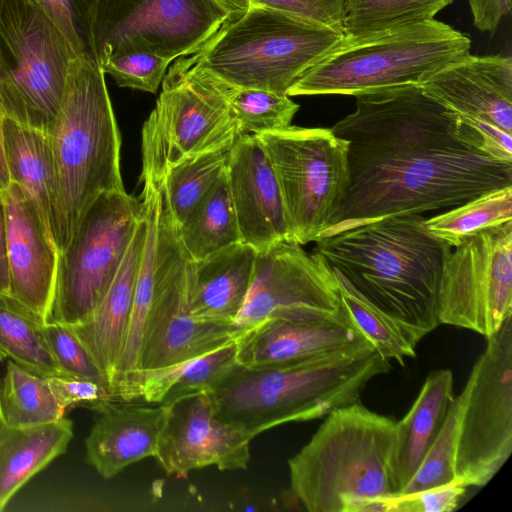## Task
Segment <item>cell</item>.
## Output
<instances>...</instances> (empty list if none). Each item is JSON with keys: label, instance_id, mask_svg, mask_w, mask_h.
<instances>
[{"label": "cell", "instance_id": "6da1fadb", "mask_svg": "<svg viewBox=\"0 0 512 512\" xmlns=\"http://www.w3.org/2000/svg\"><path fill=\"white\" fill-rule=\"evenodd\" d=\"M355 98V111L331 127L349 143L350 183L321 238L387 217L451 209L512 186V162L484 153L420 85Z\"/></svg>", "mask_w": 512, "mask_h": 512}, {"label": "cell", "instance_id": "7a4b0ae2", "mask_svg": "<svg viewBox=\"0 0 512 512\" xmlns=\"http://www.w3.org/2000/svg\"><path fill=\"white\" fill-rule=\"evenodd\" d=\"M421 214L372 221L317 240L314 252L386 313L430 333L440 325L438 294L452 247Z\"/></svg>", "mask_w": 512, "mask_h": 512}, {"label": "cell", "instance_id": "3957f363", "mask_svg": "<svg viewBox=\"0 0 512 512\" xmlns=\"http://www.w3.org/2000/svg\"><path fill=\"white\" fill-rule=\"evenodd\" d=\"M390 369V361L365 340L284 365L250 368L236 363L211 392L216 416L255 437L359 401L366 385Z\"/></svg>", "mask_w": 512, "mask_h": 512}, {"label": "cell", "instance_id": "277c9868", "mask_svg": "<svg viewBox=\"0 0 512 512\" xmlns=\"http://www.w3.org/2000/svg\"><path fill=\"white\" fill-rule=\"evenodd\" d=\"M396 436V420L359 401L333 410L288 460L292 495L308 512H386Z\"/></svg>", "mask_w": 512, "mask_h": 512}, {"label": "cell", "instance_id": "5b68a950", "mask_svg": "<svg viewBox=\"0 0 512 512\" xmlns=\"http://www.w3.org/2000/svg\"><path fill=\"white\" fill-rule=\"evenodd\" d=\"M59 186L58 251L101 195L123 191L121 137L101 65L78 57L59 114L46 132Z\"/></svg>", "mask_w": 512, "mask_h": 512}, {"label": "cell", "instance_id": "8992f818", "mask_svg": "<svg viewBox=\"0 0 512 512\" xmlns=\"http://www.w3.org/2000/svg\"><path fill=\"white\" fill-rule=\"evenodd\" d=\"M471 40L436 19L345 37L288 90L290 96L360 94L421 85L470 53Z\"/></svg>", "mask_w": 512, "mask_h": 512}, {"label": "cell", "instance_id": "52a82bcc", "mask_svg": "<svg viewBox=\"0 0 512 512\" xmlns=\"http://www.w3.org/2000/svg\"><path fill=\"white\" fill-rule=\"evenodd\" d=\"M343 38L341 31L250 5L189 56L197 68L228 84L287 95Z\"/></svg>", "mask_w": 512, "mask_h": 512}, {"label": "cell", "instance_id": "ba28073f", "mask_svg": "<svg viewBox=\"0 0 512 512\" xmlns=\"http://www.w3.org/2000/svg\"><path fill=\"white\" fill-rule=\"evenodd\" d=\"M77 54L31 0H0V107L5 119L47 132L62 107Z\"/></svg>", "mask_w": 512, "mask_h": 512}, {"label": "cell", "instance_id": "9c48e42d", "mask_svg": "<svg viewBox=\"0 0 512 512\" xmlns=\"http://www.w3.org/2000/svg\"><path fill=\"white\" fill-rule=\"evenodd\" d=\"M256 136L279 185L290 242H316L348 191V141L331 128L292 125Z\"/></svg>", "mask_w": 512, "mask_h": 512}, {"label": "cell", "instance_id": "30bf717a", "mask_svg": "<svg viewBox=\"0 0 512 512\" xmlns=\"http://www.w3.org/2000/svg\"><path fill=\"white\" fill-rule=\"evenodd\" d=\"M244 135L216 79L180 57L162 81L142 129L143 170L163 179L174 166L232 147Z\"/></svg>", "mask_w": 512, "mask_h": 512}, {"label": "cell", "instance_id": "8fae6325", "mask_svg": "<svg viewBox=\"0 0 512 512\" xmlns=\"http://www.w3.org/2000/svg\"><path fill=\"white\" fill-rule=\"evenodd\" d=\"M191 265L192 260L178 237L162 184L154 281L142 333L140 371L162 368L210 352L236 340L246 330L235 323L204 322L193 317Z\"/></svg>", "mask_w": 512, "mask_h": 512}, {"label": "cell", "instance_id": "7c38bea8", "mask_svg": "<svg viewBox=\"0 0 512 512\" xmlns=\"http://www.w3.org/2000/svg\"><path fill=\"white\" fill-rule=\"evenodd\" d=\"M142 215V203L125 190L101 194L59 252L51 320L83 321L112 282Z\"/></svg>", "mask_w": 512, "mask_h": 512}, {"label": "cell", "instance_id": "4fadbf2b", "mask_svg": "<svg viewBox=\"0 0 512 512\" xmlns=\"http://www.w3.org/2000/svg\"><path fill=\"white\" fill-rule=\"evenodd\" d=\"M460 395L455 476L483 487L512 452V316L487 338Z\"/></svg>", "mask_w": 512, "mask_h": 512}, {"label": "cell", "instance_id": "5bb4252c", "mask_svg": "<svg viewBox=\"0 0 512 512\" xmlns=\"http://www.w3.org/2000/svg\"><path fill=\"white\" fill-rule=\"evenodd\" d=\"M228 19L218 0H98L91 24L95 56L99 64L131 51L189 56Z\"/></svg>", "mask_w": 512, "mask_h": 512}, {"label": "cell", "instance_id": "9a60e30c", "mask_svg": "<svg viewBox=\"0 0 512 512\" xmlns=\"http://www.w3.org/2000/svg\"><path fill=\"white\" fill-rule=\"evenodd\" d=\"M454 248L442 267L439 322L487 339L512 316V220Z\"/></svg>", "mask_w": 512, "mask_h": 512}, {"label": "cell", "instance_id": "2e32d148", "mask_svg": "<svg viewBox=\"0 0 512 512\" xmlns=\"http://www.w3.org/2000/svg\"><path fill=\"white\" fill-rule=\"evenodd\" d=\"M334 270L318 253L281 241L257 252L253 277L236 317L243 329L273 317H302L342 309Z\"/></svg>", "mask_w": 512, "mask_h": 512}, {"label": "cell", "instance_id": "e0dca14e", "mask_svg": "<svg viewBox=\"0 0 512 512\" xmlns=\"http://www.w3.org/2000/svg\"><path fill=\"white\" fill-rule=\"evenodd\" d=\"M166 405L155 459L167 475L186 477L208 466L222 471L247 468L254 436L216 416L210 390L181 395Z\"/></svg>", "mask_w": 512, "mask_h": 512}, {"label": "cell", "instance_id": "ac0fdd59", "mask_svg": "<svg viewBox=\"0 0 512 512\" xmlns=\"http://www.w3.org/2000/svg\"><path fill=\"white\" fill-rule=\"evenodd\" d=\"M7 228L9 294L43 322L51 320L59 251L33 203L10 182L2 190Z\"/></svg>", "mask_w": 512, "mask_h": 512}, {"label": "cell", "instance_id": "d6986e66", "mask_svg": "<svg viewBox=\"0 0 512 512\" xmlns=\"http://www.w3.org/2000/svg\"><path fill=\"white\" fill-rule=\"evenodd\" d=\"M368 340L344 307L338 312L268 318L236 340V362L250 368L294 363Z\"/></svg>", "mask_w": 512, "mask_h": 512}, {"label": "cell", "instance_id": "ffe728a7", "mask_svg": "<svg viewBox=\"0 0 512 512\" xmlns=\"http://www.w3.org/2000/svg\"><path fill=\"white\" fill-rule=\"evenodd\" d=\"M420 87L459 119L512 133V58L470 53L447 64Z\"/></svg>", "mask_w": 512, "mask_h": 512}, {"label": "cell", "instance_id": "44dd1931", "mask_svg": "<svg viewBox=\"0 0 512 512\" xmlns=\"http://www.w3.org/2000/svg\"><path fill=\"white\" fill-rule=\"evenodd\" d=\"M226 177L242 243L257 252L288 241L279 185L256 135L239 136L230 150Z\"/></svg>", "mask_w": 512, "mask_h": 512}, {"label": "cell", "instance_id": "7402d4cb", "mask_svg": "<svg viewBox=\"0 0 512 512\" xmlns=\"http://www.w3.org/2000/svg\"><path fill=\"white\" fill-rule=\"evenodd\" d=\"M85 440L86 460L104 479L157 453L168 406L113 400L105 404Z\"/></svg>", "mask_w": 512, "mask_h": 512}, {"label": "cell", "instance_id": "603a6c76", "mask_svg": "<svg viewBox=\"0 0 512 512\" xmlns=\"http://www.w3.org/2000/svg\"><path fill=\"white\" fill-rule=\"evenodd\" d=\"M146 229L142 206L141 218L105 294L83 321L69 325L104 375L111 391L132 311Z\"/></svg>", "mask_w": 512, "mask_h": 512}, {"label": "cell", "instance_id": "cb8c5ba5", "mask_svg": "<svg viewBox=\"0 0 512 512\" xmlns=\"http://www.w3.org/2000/svg\"><path fill=\"white\" fill-rule=\"evenodd\" d=\"M257 251L242 242L192 261L190 308L199 321L236 324L249 291Z\"/></svg>", "mask_w": 512, "mask_h": 512}, {"label": "cell", "instance_id": "d4e9b609", "mask_svg": "<svg viewBox=\"0 0 512 512\" xmlns=\"http://www.w3.org/2000/svg\"><path fill=\"white\" fill-rule=\"evenodd\" d=\"M3 146L10 182L17 184L33 203L54 239L59 224V186L46 132L4 119Z\"/></svg>", "mask_w": 512, "mask_h": 512}, {"label": "cell", "instance_id": "484cf974", "mask_svg": "<svg viewBox=\"0 0 512 512\" xmlns=\"http://www.w3.org/2000/svg\"><path fill=\"white\" fill-rule=\"evenodd\" d=\"M454 378L449 369L431 372L406 415L397 421L392 464L395 493H401L437 437L453 403Z\"/></svg>", "mask_w": 512, "mask_h": 512}, {"label": "cell", "instance_id": "4316f807", "mask_svg": "<svg viewBox=\"0 0 512 512\" xmlns=\"http://www.w3.org/2000/svg\"><path fill=\"white\" fill-rule=\"evenodd\" d=\"M143 190L141 202L146 218V238L138 271L133 306L123 347L116 368L112 392L115 400L125 401L140 371L139 356L145 319L150 306L155 267V246L158 215L161 205L163 179H157L148 171H142Z\"/></svg>", "mask_w": 512, "mask_h": 512}, {"label": "cell", "instance_id": "83f0119b", "mask_svg": "<svg viewBox=\"0 0 512 512\" xmlns=\"http://www.w3.org/2000/svg\"><path fill=\"white\" fill-rule=\"evenodd\" d=\"M73 438L68 418L0 432V511L35 474L63 454Z\"/></svg>", "mask_w": 512, "mask_h": 512}, {"label": "cell", "instance_id": "f1b7e54d", "mask_svg": "<svg viewBox=\"0 0 512 512\" xmlns=\"http://www.w3.org/2000/svg\"><path fill=\"white\" fill-rule=\"evenodd\" d=\"M236 340L176 364L140 371L125 402L142 399L150 404H166L190 392L212 391L237 363Z\"/></svg>", "mask_w": 512, "mask_h": 512}, {"label": "cell", "instance_id": "f546056e", "mask_svg": "<svg viewBox=\"0 0 512 512\" xmlns=\"http://www.w3.org/2000/svg\"><path fill=\"white\" fill-rule=\"evenodd\" d=\"M177 227L192 261H203L242 242L226 172Z\"/></svg>", "mask_w": 512, "mask_h": 512}, {"label": "cell", "instance_id": "4dcf8cb0", "mask_svg": "<svg viewBox=\"0 0 512 512\" xmlns=\"http://www.w3.org/2000/svg\"><path fill=\"white\" fill-rule=\"evenodd\" d=\"M342 305L354 324L386 359L404 365L405 358L416 356L419 341L428 333L377 307L361 295L334 270Z\"/></svg>", "mask_w": 512, "mask_h": 512}, {"label": "cell", "instance_id": "1f68e13d", "mask_svg": "<svg viewBox=\"0 0 512 512\" xmlns=\"http://www.w3.org/2000/svg\"><path fill=\"white\" fill-rule=\"evenodd\" d=\"M35 313L10 294H0V344L9 358L41 376L64 375Z\"/></svg>", "mask_w": 512, "mask_h": 512}, {"label": "cell", "instance_id": "d6a6232c", "mask_svg": "<svg viewBox=\"0 0 512 512\" xmlns=\"http://www.w3.org/2000/svg\"><path fill=\"white\" fill-rule=\"evenodd\" d=\"M2 413L8 427H30L57 421L66 411L56 401L47 379L9 360L0 387Z\"/></svg>", "mask_w": 512, "mask_h": 512}, {"label": "cell", "instance_id": "836d02e7", "mask_svg": "<svg viewBox=\"0 0 512 512\" xmlns=\"http://www.w3.org/2000/svg\"><path fill=\"white\" fill-rule=\"evenodd\" d=\"M512 220V186L485 192L425 220L427 230L452 248L469 237Z\"/></svg>", "mask_w": 512, "mask_h": 512}, {"label": "cell", "instance_id": "e575fe53", "mask_svg": "<svg viewBox=\"0 0 512 512\" xmlns=\"http://www.w3.org/2000/svg\"><path fill=\"white\" fill-rule=\"evenodd\" d=\"M454 0H344L345 37L368 35L434 19Z\"/></svg>", "mask_w": 512, "mask_h": 512}, {"label": "cell", "instance_id": "d590c367", "mask_svg": "<svg viewBox=\"0 0 512 512\" xmlns=\"http://www.w3.org/2000/svg\"><path fill=\"white\" fill-rule=\"evenodd\" d=\"M231 148L189 159L165 174L164 194L176 226L185 220L225 174Z\"/></svg>", "mask_w": 512, "mask_h": 512}, {"label": "cell", "instance_id": "8d00e7d4", "mask_svg": "<svg viewBox=\"0 0 512 512\" xmlns=\"http://www.w3.org/2000/svg\"><path fill=\"white\" fill-rule=\"evenodd\" d=\"M215 79L242 134L258 135L288 127L299 109L287 95Z\"/></svg>", "mask_w": 512, "mask_h": 512}, {"label": "cell", "instance_id": "74e56055", "mask_svg": "<svg viewBox=\"0 0 512 512\" xmlns=\"http://www.w3.org/2000/svg\"><path fill=\"white\" fill-rule=\"evenodd\" d=\"M461 404L462 398L458 394L448 410L437 437L401 493H415L456 480L455 456Z\"/></svg>", "mask_w": 512, "mask_h": 512}, {"label": "cell", "instance_id": "f35d334b", "mask_svg": "<svg viewBox=\"0 0 512 512\" xmlns=\"http://www.w3.org/2000/svg\"><path fill=\"white\" fill-rule=\"evenodd\" d=\"M171 59L144 51H131L109 57L100 65L120 87L156 93Z\"/></svg>", "mask_w": 512, "mask_h": 512}, {"label": "cell", "instance_id": "ab89813d", "mask_svg": "<svg viewBox=\"0 0 512 512\" xmlns=\"http://www.w3.org/2000/svg\"><path fill=\"white\" fill-rule=\"evenodd\" d=\"M31 1L52 18L78 57L97 61L92 41L91 24L93 11L98 0Z\"/></svg>", "mask_w": 512, "mask_h": 512}, {"label": "cell", "instance_id": "60d3db41", "mask_svg": "<svg viewBox=\"0 0 512 512\" xmlns=\"http://www.w3.org/2000/svg\"><path fill=\"white\" fill-rule=\"evenodd\" d=\"M44 333L64 375L88 378L108 386L104 375L69 325L50 320L44 324Z\"/></svg>", "mask_w": 512, "mask_h": 512}, {"label": "cell", "instance_id": "b9f144b4", "mask_svg": "<svg viewBox=\"0 0 512 512\" xmlns=\"http://www.w3.org/2000/svg\"><path fill=\"white\" fill-rule=\"evenodd\" d=\"M58 404L67 412L71 408H87L98 412L115 400L111 389L98 381L67 375L46 378Z\"/></svg>", "mask_w": 512, "mask_h": 512}, {"label": "cell", "instance_id": "7bdbcfd3", "mask_svg": "<svg viewBox=\"0 0 512 512\" xmlns=\"http://www.w3.org/2000/svg\"><path fill=\"white\" fill-rule=\"evenodd\" d=\"M467 487L458 480L415 493L392 495L386 512H451L458 507Z\"/></svg>", "mask_w": 512, "mask_h": 512}, {"label": "cell", "instance_id": "ee69618b", "mask_svg": "<svg viewBox=\"0 0 512 512\" xmlns=\"http://www.w3.org/2000/svg\"><path fill=\"white\" fill-rule=\"evenodd\" d=\"M250 5L277 10L342 32L344 0H249Z\"/></svg>", "mask_w": 512, "mask_h": 512}, {"label": "cell", "instance_id": "f6af8a7d", "mask_svg": "<svg viewBox=\"0 0 512 512\" xmlns=\"http://www.w3.org/2000/svg\"><path fill=\"white\" fill-rule=\"evenodd\" d=\"M10 278L7 259V228L5 205L0 189V294H9Z\"/></svg>", "mask_w": 512, "mask_h": 512}, {"label": "cell", "instance_id": "bcb514c9", "mask_svg": "<svg viewBox=\"0 0 512 512\" xmlns=\"http://www.w3.org/2000/svg\"><path fill=\"white\" fill-rule=\"evenodd\" d=\"M4 119H5V117H4L1 107H0V189L1 190L6 189L8 187V185L10 184L9 174H8V171L6 168V162H5V157H4V146H3V143H4V140H3Z\"/></svg>", "mask_w": 512, "mask_h": 512}, {"label": "cell", "instance_id": "7dc6e473", "mask_svg": "<svg viewBox=\"0 0 512 512\" xmlns=\"http://www.w3.org/2000/svg\"><path fill=\"white\" fill-rule=\"evenodd\" d=\"M229 12V19H233L244 13L249 7V0H218Z\"/></svg>", "mask_w": 512, "mask_h": 512}, {"label": "cell", "instance_id": "c3c4849f", "mask_svg": "<svg viewBox=\"0 0 512 512\" xmlns=\"http://www.w3.org/2000/svg\"><path fill=\"white\" fill-rule=\"evenodd\" d=\"M6 427V423L4 421L2 406H1V398H0V432Z\"/></svg>", "mask_w": 512, "mask_h": 512}, {"label": "cell", "instance_id": "681fc988", "mask_svg": "<svg viewBox=\"0 0 512 512\" xmlns=\"http://www.w3.org/2000/svg\"><path fill=\"white\" fill-rule=\"evenodd\" d=\"M6 358H8V355L5 349L0 344V360H5Z\"/></svg>", "mask_w": 512, "mask_h": 512}]
</instances>
